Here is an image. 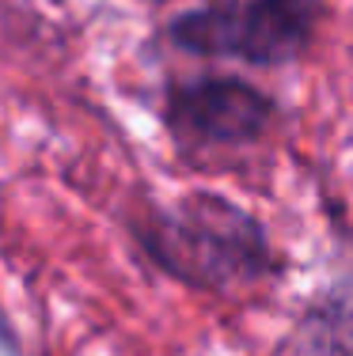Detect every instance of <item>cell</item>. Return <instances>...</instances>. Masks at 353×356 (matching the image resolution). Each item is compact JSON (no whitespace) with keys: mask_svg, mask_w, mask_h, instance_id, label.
I'll list each match as a JSON object with an SVG mask.
<instances>
[{"mask_svg":"<svg viewBox=\"0 0 353 356\" xmlns=\"http://www.w3.org/2000/svg\"><path fill=\"white\" fill-rule=\"evenodd\" d=\"M145 243L175 277L213 292L255 281L270 269V250L258 224L209 193H194L159 213Z\"/></svg>","mask_w":353,"mask_h":356,"instance_id":"cell-1","label":"cell"},{"mask_svg":"<svg viewBox=\"0 0 353 356\" xmlns=\"http://www.w3.org/2000/svg\"><path fill=\"white\" fill-rule=\"evenodd\" d=\"M319 0H251L182 15L171 38L194 54H235L247 61H289L312 38Z\"/></svg>","mask_w":353,"mask_h":356,"instance_id":"cell-2","label":"cell"},{"mask_svg":"<svg viewBox=\"0 0 353 356\" xmlns=\"http://www.w3.org/2000/svg\"><path fill=\"white\" fill-rule=\"evenodd\" d=\"M167 118L190 144H243L266 129L270 99L243 80H201L175 91Z\"/></svg>","mask_w":353,"mask_h":356,"instance_id":"cell-3","label":"cell"}]
</instances>
